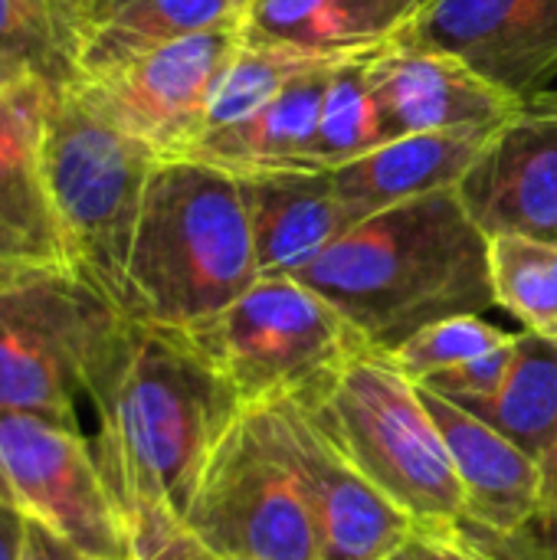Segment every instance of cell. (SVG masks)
Here are the masks:
<instances>
[{
  "label": "cell",
  "mask_w": 557,
  "mask_h": 560,
  "mask_svg": "<svg viewBox=\"0 0 557 560\" xmlns=\"http://www.w3.org/2000/svg\"><path fill=\"white\" fill-rule=\"evenodd\" d=\"M89 400L98 410L95 456L131 538L184 525L213 446L246 410L184 331L135 318Z\"/></svg>",
  "instance_id": "1"
},
{
  "label": "cell",
  "mask_w": 557,
  "mask_h": 560,
  "mask_svg": "<svg viewBox=\"0 0 557 560\" xmlns=\"http://www.w3.org/2000/svg\"><path fill=\"white\" fill-rule=\"evenodd\" d=\"M295 279L332 302L378 351H394L427 325L496 305L489 240L456 190L355 223Z\"/></svg>",
  "instance_id": "2"
},
{
  "label": "cell",
  "mask_w": 557,
  "mask_h": 560,
  "mask_svg": "<svg viewBox=\"0 0 557 560\" xmlns=\"http://www.w3.org/2000/svg\"><path fill=\"white\" fill-rule=\"evenodd\" d=\"M256 282L259 266L236 177L194 158L158 161L141 200L121 312L187 331Z\"/></svg>",
  "instance_id": "3"
},
{
  "label": "cell",
  "mask_w": 557,
  "mask_h": 560,
  "mask_svg": "<svg viewBox=\"0 0 557 560\" xmlns=\"http://www.w3.org/2000/svg\"><path fill=\"white\" fill-rule=\"evenodd\" d=\"M39 161L66 259L121 308L141 200L158 158L112 128L72 82L46 89Z\"/></svg>",
  "instance_id": "4"
},
{
  "label": "cell",
  "mask_w": 557,
  "mask_h": 560,
  "mask_svg": "<svg viewBox=\"0 0 557 560\" xmlns=\"http://www.w3.org/2000/svg\"><path fill=\"white\" fill-rule=\"evenodd\" d=\"M125 322L72 262L0 266V410L79 423Z\"/></svg>",
  "instance_id": "5"
},
{
  "label": "cell",
  "mask_w": 557,
  "mask_h": 560,
  "mask_svg": "<svg viewBox=\"0 0 557 560\" xmlns=\"http://www.w3.org/2000/svg\"><path fill=\"white\" fill-rule=\"evenodd\" d=\"M302 407L417 528L466 518L450 450L420 387L387 351H361L318 400Z\"/></svg>",
  "instance_id": "6"
},
{
  "label": "cell",
  "mask_w": 557,
  "mask_h": 560,
  "mask_svg": "<svg viewBox=\"0 0 557 560\" xmlns=\"http://www.w3.org/2000/svg\"><path fill=\"white\" fill-rule=\"evenodd\" d=\"M246 410L312 404L371 345L299 279H259L220 315L184 331Z\"/></svg>",
  "instance_id": "7"
},
{
  "label": "cell",
  "mask_w": 557,
  "mask_h": 560,
  "mask_svg": "<svg viewBox=\"0 0 557 560\" xmlns=\"http://www.w3.org/2000/svg\"><path fill=\"white\" fill-rule=\"evenodd\" d=\"M184 528L223 560H318L305 486L272 410H243L213 446Z\"/></svg>",
  "instance_id": "8"
},
{
  "label": "cell",
  "mask_w": 557,
  "mask_h": 560,
  "mask_svg": "<svg viewBox=\"0 0 557 560\" xmlns=\"http://www.w3.org/2000/svg\"><path fill=\"white\" fill-rule=\"evenodd\" d=\"M0 502L92 558L131 560L128 525L79 423L0 410Z\"/></svg>",
  "instance_id": "9"
},
{
  "label": "cell",
  "mask_w": 557,
  "mask_h": 560,
  "mask_svg": "<svg viewBox=\"0 0 557 560\" xmlns=\"http://www.w3.org/2000/svg\"><path fill=\"white\" fill-rule=\"evenodd\" d=\"M240 43V23L190 33L105 75L79 79L76 89L112 128L144 144L158 161L190 158L213 89Z\"/></svg>",
  "instance_id": "10"
},
{
  "label": "cell",
  "mask_w": 557,
  "mask_h": 560,
  "mask_svg": "<svg viewBox=\"0 0 557 560\" xmlns=\"http://www.w3.org/2000/svg\"><path fill=\"white\" fill-rule=\"evenodd\" d=\"M397 43L456 56L532 102L557 75V0H423Z\"/></svg>",
  "instance_id": "11"
},
{
  "label": "cell",
  "mask_w": 557,
  "mask_h": 560,
  "mask_svg": "<svg viewBox=\"0 0 557 560\" xmlns=\"http://www.w3.org/2000/svg\"><path fill=\"white\" fill-rule=\"evenodd\" d=\"M305 486L318 560H387L410 535L414 518L397 509L322 430L302 404L266 407Z\"/></svg>",
  "instance_id": "12"
},
{
  "label": "cell",
  "mask_w": 557,
  "mask_h": 560,
  "mask_svg": "<svg viewBox=\"0 0 557 560\" xmlns=\"http://www.w3.org/2000/svg\"><path fill=\"white\" fill-rule=\"evenodd\" d=\"M456 197L486 240L557 243V95H535L486 138Z\"/></svg>",
  "instance_id": "13"
},
{
  "label": "cell",
  "mask_w": 557,
  "mask_h": 560,
  "mask_svg": "<svg viewBox=\"0 0 557 560\" xmlns=\"http://www.w3.org/2000/svg\"><path fill=\"white\" fill-rule=\"evenodd\" d=\"M368 82L391 141L404 135L496 131L525 105L456 56L407 43L368 56Z\"/></svg>",
  "instance_id": "14"
},
{
  "label": "cell",
  "mask_w": 557,
  "mask_h": 560,
  "mask_svg": "<svg viewBox=\"0 0 557 560\" xmlns=\"http://www.w3.org/2000/svg\"><path fill=\"white\" fill-rule=\"evenodd\" d=\"M420 397L456 466L466 518L499 535L525 532L542 512V466L460 404L420 387Z\"/></svg>",
  "instance_id": "15"
},
{
  "label": "cell",
  "mask_w": 557,
  "mask_h": 560,
  "mask_svg": "<svg viewBox=\"0 0 557 560\" xmlns=\"http://www.w3.org/2000/svg\"><path fill=\"white\" fill-rule=\"evenodd\" d=\"M236 184L259 279H295L351 230L332 171H250L236 174Z\"/></svg>",
  "instance_id": "16"
},
{
  "label": "cell",
  "mask_w": 557,
  "mask_h": 560,
  "mask_svg": "<svg viewBox=\"0 0 557 560\" xmlns=\"http://www.w3.org/2000/svg\"><path fill=\"white\" fill-rule=\"evenodd\" d=\"M43 85L0 98V266L69 262L39 161Z\"/></svg>",
  "instance_id": "17"
},
{
  "label": "cell",
  "mask_w": 557,
  "mask_h": 560,
  "mask_svg": "<svg viewBox=\"0 0 557 560\" xmlns=\"http://www.w3.org/2000/svg\"><path fill=\"white\" fill-rule=\"evenodd\" d=\"M423 0H253L240 33L250 43L348 59L394 46Z\"/></svg>",
  "instance_id": "18"
},
{
  "label": "cell",
  "mask_w": 557,
  "mask_h": 560,
  "mask_svg": "<svg viewBox=\"0 0 557 560\" xmlns=\"http://www.w3.org/2000/svg\"><path fill=\"white\" fill-rule=\"evenodd\" d=\"M489 135L492 131L404 135L358 161L335 167V194L351 226L407 200L456 190V184L463 180L466 167L476 161Z\"/></svg>",
  "instance_id": "19"
},
{
  "label": "cell",
  "mask_w": 557,
  "mask_h": 560,
  "mask_svg": "<svg viewBox=\"0 0 557 560\" xmlns=\"http://www.w3.org/2000/svg\"><path fill=\"white\" fill-rule=\"evenodd\" d=\"M240 20L243 10L230 0H82L72 20L76 72L95 79L164 43Z\"/></svg>",
  "instance_id": "20"
},
{
  "label": "cell",
  "mask_w": 557,
  "mask_h": 560,
  "mask_svg": "<svg viewBox=\"0 0 557 560\" xmlns=\"http://www.w3.org/2000/svg\"><path fill=\"white\" fill-rule=\"evenodd\" d=\"M338 62L299 75L250 118L220 131H207L190 151V158L213 164L233 177L250 171H318L312 161V144L322 118L328 75Z\"/></svg>",
  "instance_id": "21"
},
{
  "label": "cell",
  "mask_w": 557,
  "mask_h": 560,
  "mask_svg": "<svg viewBox=\"0 0 557 560\" xmlns=\"http://www.w3.org/2000/svg\"><path fill=\"white\" fill-rule=\"evenodd\" d=\"M532 459H545L557 436V341L552 335L519 331L515 358L499 390L469 407Z\"/></svg>",
  "instance_id": "22"
},
{
  "label": "cell",
  "mask_w": 557,
  "mask_h": 560,
  "mask_svg": "<svg viewBox=\"0 0 557 560\" xmlns=\"http://www.w3.org/2000/svg\"><path fill=\"white\" fill-rule=\"evenodd\" d=\"M72 23L49 0H0V85H72Z\"/></svg>",
  "instance_id": "23"
},
{
  "label": "cell",
  "mask_w": 557,
  "mask_h": 560,
  "mask_svg": "<svg viewBox=\"0 0 557 560\" xmlns=\"http://www.w3.org/2000/svg\"><path fill=\"white\" fill-rule=\"evenodd\" d=\"M387 141L391 135L384 128L378 98L368 82V56L341 59L328 75V89L322 102V118L312 144L315 167L335 171L348 161L371 154Z\"/></svg>",
  "instance_id": "24"
},
{
  "label": "cell",
  "mask_w": 557,
  "mask_h": 560,
  "mask_svg": "<svg viewBox=\"0 0 557 560\" xmlns=\"http://www.w3.org/2000/svg\"><path fill=\"white\" fill-rule=\"evenodd\" d=\"M328 62H338V59L305 56V52H295V49H286V46L243 39L236 56L230 59V66L223 69V75H220V82L213 89L204 135L250 118L266 102H272L289 82H295L299 75H305V72H312L318 66H328Z\"/></svg>",
  "instance_id": "25"
},
{
  "label": "cell",
  "mask_w": 557,
  "mask_h": 560,
  "mask_svg": "<svg viewBox=\"0 0 557 560\" xmlns=\"http://www.w3.org/2000/svg\"><path fill=\"white\" fill-rule=\"evenodd\" d=\"M496 305L515 315L525 331L557 335V243L529 236L489 240Z\"/></svg>",
  "instance_id": "26"
},
{
  "label": "cell",
  "mask_w": 557,
  "mask_h": 560,
  "mask_svg": "<svg viewBox=\"0 0 557 560\" xmlns=\"http://www.w3.org/2000/svg\"><path fill=\"white\" fill-rule=\"evenodd\" d=\"M512 338L515 335L489 325L483 315H460V318L427 325L423 331H417L414 338H407L404 345H397L387 354L414 384H423L456 364H466L479 354H489V351L509 345Z\"/></svg>",
  "instance_id": "27"
},
{
  "label": "cell",
  "mask_w": 557,
  "mask_h": 560,
  "mask_svg": "<svg viewBox=\"0 0 557 560\" xmlns=\"http://www.w3.org/2000/svg\"><path fill=\"white\" fill-rule=\"evenodd\" d=\"M443 541L456 560H555L548 535H535L532 528L515 535H499L483 525H473L469 518H460L453 525H437Z\"/></svg>",
  "instance_id": "28"
},
{
  "label": "cell",
  "mask_w": 557,
  "mask_h": 560,
  "mask_svg": "<svg viewBox=\"0 0 557 560\" xmlns=\"http://www.w3.org/2000/svg\"><path fill=\"white\" fill-rule=\"evenodd\" d=\"M515 345H519V335L509 345H502V348H496L489 354H479V358H473L466 364H456V368H450V371H443V374H437V377H430V381H423L417 387H427V390H433V394H440V397H446V400H453L460 407L486 400V397H492L499 390L502 377L509 374L512 358H515Z\"/></svg>",
  "instance_id": "29"
},
{
  "label": "cell",
  "mask_w": 557,
  "mask_h": 560,
  "mask_svg": "<svg viewBox=\"0 0 557 560\" xmlns=\"http://www.w3.org/2000/svg\"><path fill=\"white\" fill-rule=\"evenodd\" d=\"M135 560H223L184 525H164L131 538Z\"/></svg>",
  "instance_id": "30"
},
{
  "label": "cell",
  "mask_w": 557,
  "mask_h": 560,
  "mask_svg": "<svg viewBox=\"0 0 557 560\" xmlns=\"http://www.w3.org/2000/svg\"><path fill=\"white\" fill-rule=\"evenodd\" d=\"M387 560H456L440 528H414V535Z\"/></svg>",
  "instance_id": "31"
},
{
  "label": "cell",
  "mask_w": 557,
  "mask_h": 560,
  "mask_svg": "<svg viewBox=\"0 0 557 560\" xmlns=\"http://www.w3.org/2000/svg\"><path fill=\"white\" fill-rule=\"evenodd\" d=\"M30 525V522H26ZM23 560H108V558H92V555H82L62 541H56L53 535H46L43 528L30 525L26 532V551H23ZM135 560V558H131Z\"/></svg>",
  "instance_id": "32"
},
{
  "label": "cell",
  "mask_w": 557,
  "mask_h": 560,
  "mask_svg": "<svg viewBox=\"0 0 557 560\" xmlns=\"http://www.w3.org/2000/svg\"><path fill=\"white\" fill-rule=\"evenodd\" d=\"M26 532H30L26 518L7 502H0V560H23Z\"/></svg>",
  "instance_id": "33"
},
{
  "label": "cell",
  "mask_w": 557,
  "mask_h": 560,
  "mask_svg": "<svg viewBox=\"0 0 557 560\" xmlns=\"http://www.w3.org/2000/svg\"><path fill=\"white\" fill-rule=\"evenodd\" d=\"M538 466H542V512L535 525H542L545 532H557V436Z\"/></svg>",
  "instance_id": "34"
},
{
  "label": "cell",
  "mask_w": 557,
  "mask_h": 560,
  "mask_svg": "<svg viewBox=\"0 0 557 560\" xmlns=\"http://www.w3.org/2000/svg\"><path fill=\"white\" fill-rule=\"evenodd\" d=\"M49 3H53V7H56V10L72 23V20H76V10H79V3H82V0H49ZM72 36H76V33H72Z\"/></svg>",
  "instance_id": "35"
},
{
  "label": "cell",
  "mask_w": 557,
  "mask_h": 560,
  "mask_svg": "<svg viewBox=\"0 0 557 560\" xmlns=\"http://www.w3.org/2000/svg\"><path fill=\"white\" fill-rule=\"evenodd\" d=\"M13 89H20V85H0V98H3V95H10Z\"/></svg>",
  "instance_id": "36"
},
{
  "label": "cell",
  "mask_w": 557,
  "mask_h": 560,
  "mask_svg": "<svg viewBox=\"0 0 557 560\" xmlns=\"http://www.w3.org/2000/svg\"><path fill=\"white\" fill-rule=\"evenodd\" d=\"M230 3H236V7H240V10H246V7H250V3H253V0H230Z\"/></svg>",
  "instance_id": "37"
},
{
  "label": "cell",
  "mask_w": 557,
  "mask_h": 560,
  "mask_svg": "<svg viewBox=\"0 0 557 560\" xmlns=\"http://www.w3.org/2000/svg\"><path fill=\"white\" fill-rule=\"evenodd\" d=\"M545 535H548V538H552V541H557V532H545Z\"/></svg>",
  "instance_id": "38"
},
{
  "label": "cell",
  "mask_w": 557,
  "mask_h": 560,
  "mask_svg": "<svg viewBox=\"0 0 557 560\" xmlns=\"http://www.w3.org/2000/svg\"><path fill=\"white\" fill-rule=\"evenodd\" d=\"M552 541V538H548ZM552 551H555V560H557V541H552Z\"/></svg>",
  "instance_id": "39"
},
{
  "label": "cell",
  "mask_w": 557,
  "mask_h": 560,
  "mask_svg": "<svg viewBox=\"0 0 557 560\" xmlns=\"http://www.w3.org/2000/svg\"><path fill=\"white\" fill-rule=\"evenodd\" d=\"M555 341H557V335H555Z\"/></svg>",
  "instance_id": "40"
}]
</instances>
